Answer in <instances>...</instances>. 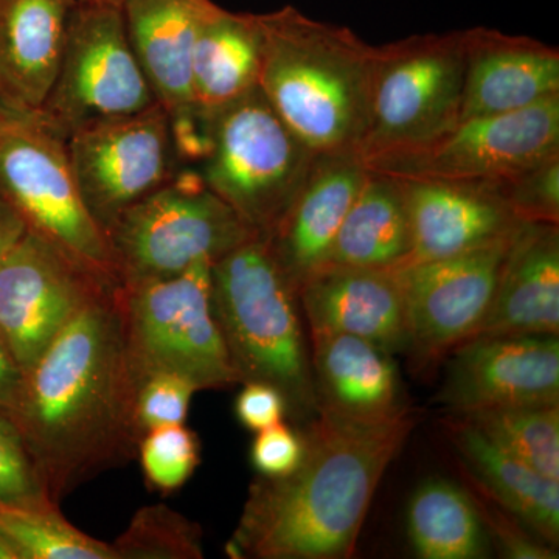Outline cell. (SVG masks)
<instances>
[{"label": "cell", "instance_id": "6da1fadb", "mask_svg": "<svg viewBox=\"0 0 559 559\" xmlns=\"http://www.w3.org/2000/svg\"><path fill=\"white\" fill-rule=\"evenodd\" d=\"M139 382L120 286L70 320L25 371L9 412L55 503L139 454Z\"/></svg>", "mask_w": 559, "mask_h": 559}, {"label": "cell", "instance_id": "7a4b0ae2", "mask_svg": "<svg viewBox=\"0 0 559 559\" xmlns=\"http://www.w3.org/2000/svg\"><path fill=\"white\" fill-rule=\"evenodd\" d=\"M417 425L407 409L385 421L334 412L297 428L304 455L282 477L250 485L227 554L252 559H345L353 555L382 476Z\"/></svg>", "mask_w": 559, "mask_h": 559}, {"label": "cell", "instance_id": "3957f363", "mask_svg": "<svg viewBox=\"0 0 559 559\" xmlns=\"http://www.w3.org/2000/svg\"><path fill=\"white\" fill-rule=\"evenodd\" d=\"M259 87L314 156H347L369 132L373 46L293 7L259 14Z\"/></svg>", "mask_w": 559, "mask_h": 559}, {"label": "cell", "instance_id": "277c9868", "mask_svg": "<svg viewBox=\"0 0 559 559\" xmlns=\"http://www.w3.org/2000/svg\"><path fill=\"white\" fill-rule=\"evenodd\" d=\"M210 301L240 384L272 385L296 428L310 423L319 400L299 293L264 238H252L212 264Z\"/></svg>", "mask_w": 559, "mask_h": 559}, {"label": "cell", "instance_id": "5b68a950", "mask_svg": "<svg viewBox=\"0 0 559 559\" xmlns=\"http://www.w3.org/2000/svg\"><path fill=\"white\" fill-rule=\"evenodd\" d=\"M314 159L257 86L213 112L212 146L200 175L257 237L267 238L300 193Z\"/></svg>", "mask_w": 559, "mask_h": 559}, {"label": "cell", "instance_id": "8992f818", "mask_svg": "<svg viewBox=\"0 0 559 559\" xmlns=\"http://www.w3.org/2000/svg\"><path fill=\"white\" fill-rule=\"evenodd\" d=\"M106 237L120 286H132L176 277L200 261L213 264L257 235L200 173H176L124 210Z\"/></svg>", "mask_w": 559, "mask_h": 559}, {"label": "cell", "instance_id": "52a82bcc", "mask_svg": "<svg viewBox=\"0 0 559 559\" xmlns=\"http://www.w3.org/2000/svg\"><path fill=\"white\" fill-rule=\"evenodd\" d=\"M463 76V31L373 47L364 165L417 150L457 124Z\"/></svg>", "mask_w": 559, "mask_h": 559}, {"label": "cell", "instance_id": "ba28073f", "mask_svg": "<svg viewBox=\"0 0 559 559\" xmlns=\"http://www.w3.org/2000/svg\"><path fill=\"white\" fill-rule=\"evenodd\" d=\"M0 194L28 230L92 274L120 285L108 237L81 197L66 140L35 114L7 110L0 124Z\"/></svg>", "mask_w": 559, "mask_h": 559}, {"label": "cell", "instance_id": "9c48e42d", "mask_svg": "<svg viewBox=\"0 0 559 559\" xmlns=\"http://www.w3.org/2000/svg\"><path fill=\"white\" fill-rule=\"evenodd\" d=\"M210 261L176 277L120 286L128 348L140 380L171 373L200 390L240 384L210 301Z\"/></svg>", "mask_w": 559, "mask_h": 559}, {"label": "cell", "instance_id": "30bf717a", "mask_svg": "<svg viewBox=\"0 0 559 559\" xmlns=\"http://www.w3.org/2000/svg\"><path fill=\"white\" fill-rule=\"evenodd\" d=\"M156 103L120 7L80 2L70 17L57 80L35 114L40 123L66 140L87 124L132 116Z\"/></svg>", "mask_w": 559, "mask_h": 559}, {"label": "cell", "instance_id": "8fae6325", "mask_svg": "<svg viewBox=\"0 0 559 559\" xmlns=\"http://www.w3.org/2000/svg\"><path fill=\"white\" fill-rule=\"evenodd\" d=\"M559 154V94L500 116L471 117L409 153L366 165L400 180L496 183Z\"/></svg>", "mask_w": 559, "mask_h": 559}, {"label": "cell", "instance_id": "7c38bea8", "mask_svg": "<svg viewBox=\"0 0 559 559\" xmlns=\"http://www.w3.org/2000/svg\"><path fill=\"white\" fill-rule=\"evenodd\" d=\"M70 167L103 230L178 173L170 117L159 103L132 116L87 124L66 139Z\"/></svg>", "mask_w": 559, "mask_h": 559}, {"label": "cell", "instance_id": "4fadbf2b", "mask_svg": "<svg viewBox=\"0 0 559 559\" xmlns=\"http://www.w3.org/2000/svg\"><path fill=\"white\" fill-rule=\"evenodd\" d=\"M117 286L27 230L0 261V334L21 370H31L70 320Z\"/></svg>", "mask_w": 559, "mask_h": 559}, {"label": "cell", "instance_id": "5bb4252c", "mask_svg": "<svg viewBox=\"0 0 559 559\" xmlns=\"http://www.w3.org/2000/svg\"><path fill=\"white\" fill-rule=\"evenodd\" d=\"M514 231L459 255L396 270L406 307L407 353L415 364L429 366L476 334Z\"/></svg>", "mask_w": 559, "mask_h": 559}, {"label": "cell", "instance_id": "9a60e30c", "mask_svg": "<svg viewBox=\"0 0 559 559\" xmlns=\"http://www.w3.org/2000/svg\"><path fill=\"white\" fill-rule=\"evenodd\" d=\"M437 400L451 414L559 406L558 336H479L451 349Z\"/></svg>", "mask_w": 559, "mask_h": 559}, {"label": "cell", "instance_id": "2e32d148", "mask_svg": "<svg viewBox=\"0 0 559 559\" xmlns=\"http://www.w3.org/2000/svg\"><path fill=\"white\" fill-rule=\"evenodd\" d=\"M462 117L514 112L559 94V50L495 28L463 31Z\"/></svg>", "mask_w": 559, "mask_h": 559}, {"label": "cell", "instance_id": "e0dca14e", "mask_svg": "<svg viewBox=\"0 0 559 559\" xmlns=\"http://www.w3.org/2000/svg\"><path fill=\"white\" fill-rule=\"evenodd\" d=\"M367 176L369 170L356 154L316 156L300 193L264 238L297 293L325 267L337 231Z\"/></svg>", "mask_w": 559, "mask_h": 559}, {"label": "cell", "instance_id": "ac0fdd59", "mask_svg": "<svg viewBox=\"0 0 559 559\" xmlns=\"http://www.w3.org/2000/svg\"><path fill=\"white\" fill-rule=\"evenodd\" d=\"M401 182L412 235L406 264L448 259L481 248L509 237L522 224L489 183Z\"/></svg>", "mask_w": 559, "mask_h": 559}, {"label": "cell", "instance_id": "d6986e66", "mask_svg": "<svg viewBox=\"0 0 559 559\" xmlns=\"http://www.w3.org/2000/svg\"><path fill=\"white\" fill-rule=\"evenodd\" d=\"M310 333L349 334L385 349L407 352L406 307L396 270L325 267L299 289Z\"/></svg>", "mask_w": 559, "mask_h": 559}, {"label": "cell", "instance_id": "ffe728a7", "mask_svg": "<svg viewBox=\"0 0 559 559\" xmlns=\"http://www.w3.org/2000/svg\"><path fill=\"white\" fill-rule=\"evenodd\" d=\"M558 333L559 224L522 223L511 238L487 316L473 337Z\"/></svg>", "mask_w": 559, "mask_h": 559}, {"label": "cell", "instance_id": "44dd1931", "mask_svg": "<svg viewBox=\"0 0 559 559\" xmlns=\"http://www.w3.org/2000/svg\"><path fill=\"white\" fill-rule=\"evenodd\" d=\"M80 0H0V102L36 114L57 80Z\"/></svg>", "mask_w": 559, "mask_h": 559}, {"label": "cell", "instance_id": "7402d4cb", "mask_svg": "<svg viewBox=\"0 0 559 559\" xmlns=\"http://www.w3.org/2000/svg\"><path fill=\"white\" fill-rule=\"evenodd\" d=\"M124 28L157 103L168 114L194 105L198 36L218 7L210 0H121Z\"/></svg>", "mask_w": 559, "mask_h": 559}, {"label": "cell", "instance_id": "603a6c76", "mask_svg": "<svg viewBox=\"0 0 559 559\" xmlns=\"http://www.w3.org/2000/svg\"><path fill=\"white\" fill-rule=\"evenodd\" d=\"M311 367L319 409L359 421H385L403 414L399 369L392 355L360 337L311 333Z\"/></svg>", "mask_w": 559, "mask_h": 559}, {"label": "cell", "instance_id": "cb8c5ba5", "mask_svg": "<svg viewBox=\"0 0 559 559\" xmlns=\"http://www.w3.org/2000/svg\"><path fill=\"white\" fill-rule=\"evenodd\" d=\"M462 465L500 507L544 543H559V481L491 443L459 415L443 421Z\"/></svg>", "mask_w": 559, "mask_h": 559}, {"label": "cell", "instance_id": "d4e9b609", "mask_svg": "<svg viewBox=\"0 0 559 559\" xmlns=\"http://www.w3.org/2000/svg\"><path fill=\"white\" fill-rule=\"evenodd\" d=\"M411 252L403 182L369 170L337 231L325 267L400 270L409 261Z\"/></svg>", "mask_w": 559, "mask_h": 559}, {"label": "cell", "instance_id": "484cf974", "mask_svg": "<svg viewBox=\"0 0 559 559\" xmlns=\"http://www.w3.org/2000/svg\"><path fill=\"white\" fill-rule=\"evenodd\" d=\"M263 33L259 14L223 9L202 25L193 53V103L216 112L259 86Z\"/></svg>", "mask_w": 559, "mask_h": 559}, {"label": "cell", "instance_id": "4316f807", "mask_svg": "<svg viewBox=\"0 0 559 559\" xmlns=\"http://www.w3.org/2000/svg\"><path fill=\"white\" fill-rule=\"evenodd\" d=\"M407 536L423 559H480L488 533L468 489L447 479L423 481L407 507Z\"/></svg>", "mask_w": 559, "mask_h": 559}, {"label": "cell", "instance_id": "83f0119b", "mask_svg": "<svg viewBox=\"0 0 559 559\" xmlns=\"http://www.w3.org/2000/svg\"><path fill=\"white\" fill-rule=\"evenodd\" d=\"M454 415L500 450L559 481V406L498 407Z\"/></svg>", "mask_w": 559, "mask_h": 559}, {"label": "cell", "instance_id": "f1b7e54d", "mask_svg": "<svg viewBox=\"0 0 559 559\" xmlns=\"http://www.w3.org/2000/svg\"><path fill=\"white\" fill-rule=\"evenodd\" d=\"M0 535L17 559H114L109 543L70 524L58 507L24 509L0 503Z\"/></svg>", "mask_w": 559, "mask_h": 559}, {"label": "cell", "instance_id": "f546056e", "mask_svg": "<svg viewBox=\"0 0 559 559\" xmlns=\"http://www.w3.org/2000/svg\"><path fill=\"white\" fill-rule=\"evenodd\" d=\"M110 544L114 559H201L202 530L165 506L145 507Z\"/></svg>", "mask_w": 559, "mask_h": 559}, {"label": "cell", "instance_id": "4dcf8cb0", "mask_svg": "<svg viewBox=\"0 0 559 559\" xmlns=\"http://www.w3.org/2000/svg\"><path fill=\"white\" fill-rule=\"evenodd\" d=\"M139 455L146 484L168 495L183 487L200 466L201 444L183 425L162 426L142 437Z\"/></svg>", "mask_w": 559, "mask_h": 559}, {"label": "cell", "instance_id": "1f68e13d", "mask_svg": "<svg viewBox=\"0 0 559 559\" xmlns=\"http://www.w3.org/2000/svg\"><path fill=\"white\" fill-rule=\"evenodd\" d=\"M0 503L24 509L58 507L16 421L3 407H0Z\"/></svg>", "mask_w": 559, "mask_h": 559}, {"label": "cell", "instance_id": "d6a6232c", "mask_svg": "<svg viewBox=\"0 0 559 559\" xmlns=\"http://www.w3.org/2000/svg\"><path fill=\"white\" fill-rule=\"evenodd\" d=\"M489 186L521 223L559 224V154Z\"/></svg>", "mask_w": 559, "mask_h": 559}, {"label": "cell", "instance_id": "836d02e7", "mask_svg": "<svg viewBox=\"0 0 559 559\" xmlns=\"http://www.w3.org/2000/svg\"><path fill=\"white\" fill-rule=\"evenodd\" d=\"M198 390L183 378L171 373H151L139 382L135 419L140 432L162 426L183 425Z\"/></svg>", "mask_w": 559, "mask_h": 559}, {"label": "cell", "instance_id": "e575fe53", "mask_svg": "<svg viewBox=\"0 0 559 559\" xmlns=\"http://www.w3.org/2000/svg\"><path fill=\"white\" fill-rule=\"evenodd\" d=\"M465 476L471 481L468 492L476 503L480 520L487 533L498 543L503 557L516 559H554L558 558L557 551L549 544L540 540L535 533L530 532L513 514L506 516L507 510L500 507L477 480L465 469Z\"/></svg>", "mask_w": 559, "mask_h": 559}, {"label": "cell", "instance_id": "d590c367", "mask_svg": "<svg viewBox=\"0 0 559 559\" xmlns=\"http://www.w3.org/2000/svg\"><path fill=\"white\" fill-rule=\"evenodd\" d=\"M304 455L300 430L285 423L260 430L250 448V460L260 476L282 477L297 468Z\"/></svg>", "mask_w": 559, "mask_h": 559}, {"label": "cell", "instance_id": "8d00e7d4", "mask_svg": "<svg viewBox=\"0 0 559 559\" xmlns=\"http://www.w3.org/2000/svg\"><path fill=\"white\" fill-rule=\"evenodd\" d=\"M238 421L252 432L271 428L286 418V404L282 393L263 382H245L235 401Z\"/></svg>", "mask_w": 559, "mask_h": 559}, {"label": "cell", "instance_id": "74e56055", "mask_svg": "<svg viewBox=\"0 0 559 559\" xmlns=\"http://www.w3.org/2000/svg\"><path fill=\"white\" fill-rule=\"evenodd\" d=\"M24 371L14 359L13 353L0 334V407L10 411L20 393Z\"/></svg>", "mask_w": 559, "mask_h": 559}, {"label": "cell", "instance_id": "f35d334b", "mask_svg": "<svg viewBox=\"0 0 559 559\" xmlns=\"http://www.w3.org/2000/svg\"><path fill=\"white\" fill-rule=\"evenodd\" d=\"M27 230L20 213L0 194V261L5 259L7 253L22 240Z\"/></svg>", "mask_w": 559, "mask_h": 559}, {"label": "cell", "instance_id": "ab89813d", "mask_svg": "<svg viewBox=\"0 0 559 559\" xmlns=\"http://www.w3.org/2000/svg\"><path fill=\"white\" fill-rule=\"evenodd\" d=\"M0 559H17L16 554L2 535H0Z\"/></svg>", "mask_w": 559, "mask_h": 559}, {"label": "cell", "instance_id": "60d3db41", "mask_svg": "<svg viewBox=\"0 0 559 559\" xmlns=\"http://www.w3.org/2000/svg\"><path fill=\"white\" fill-rule=\"evenodd\" d=\"M7 109L3 108L2 102H0V124H2L3 119H5Z\"/></svg>", "mask_w": 559, "mask_h": 559}, {"label": "cell", "instance_id": "b9f144b4", "mask_svg": "<svg viewBox=\"0 0 559 559\" xmlns=\"http://www.w3.org/2000/svg\"><path fill=\"white\" fill-rule=\"evenodd\" d=\"M105 2H109V3H112V5H119L120 7L121 0H105Z\"/></svg>", "mask_w": 559, "mask_h": 559}, {"label": "cell", "instance_id": "7bdbcfd3", "mask_svg": "<svg viewBox=\"0 0 559 559\" xmlns=\"http://www.w3.org/2000/svg\"><path fill=\"white\" fill-rule=\"evenodd\" d=\"M80 2H102V0H80Z\"/></svg>", "mask_w": 559, "mask_h": 559}]
</instances>
